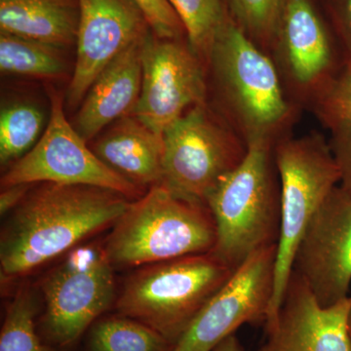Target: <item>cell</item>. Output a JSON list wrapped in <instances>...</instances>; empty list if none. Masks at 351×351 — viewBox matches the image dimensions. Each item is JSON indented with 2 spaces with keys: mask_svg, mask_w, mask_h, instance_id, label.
Wrapping results in <instances>:
<instances>
[{
  "mask_svg": "<svg viewBox=\"0 0 351 351\" xmlns=\"http://www.w3.org/2000/svg\"><path fill=\"white\" fill-rule=\"evenodd\" d=\"M212 351H245V350L237 335L232 334L226 337Z\"/></svg>",
  "mask_w": 351,
  "mask_h": 351,
  "instance_id": "30",
  "label": "cell"
},
{
  "mask_svg": "<svg viewBox=\"0 0 351 351\" xmlns=\"http://www.w3.org/2000/svg\"><path fill=\"white\" fill-rule=\"evenodd\" d=\"M235 271L211 252L144 265L127 277L113 307L176 343Z\"/></svg>",
  "mask_w": 351,
  "mask_h": 351,
  "instance_id": "5",
  "label": "cell"
},
{
  "mask_svg": "<svg viewBox=\"0 0 351 351\" xmlns=\"http://www.w3.org/2000/svg\"><path fill=\"white\" fill-rule=\"evenodd\" d=\"M50 100L47 128L31 151L9 166L1 178L2 188L54 182L112 189L130 201L144 195V191L106 165L71 127L64 117L61 95L50 92Z\"/></svg>",
  "mask_w": 351,
  "mask_h": 351,
  "instance_id": "10",
  "label": "cell"
},
{
  "mask_svg": "<svg viewBox=\"0 0 351 351\" xmlns=\"http://www.w3.org/2000/svg\"><path fill=\"white\" fill-rule=\"evenodd\" d=\"M175 343L140 321L101 316L87 331V351H173Z\"/></svg>",
  "mask_w": 351,
  "mask_h": 351,
  "instance_id": "19",
  "label": "cell"
},
{
  "mask_svg": "<svg viewBox=\"0 0 351 351\" xmlns=\"http://www.w3.org/2000/svg\"><path fill=\"white\" fill-rule=\"evenodd\" d=\"M351 295L322 306L292 270L276 317L265 323L267 339L256 351H351Z\"/></svg>",
  "mask_w": 351,
  "mask_h": 351,
  "instance_id": "15",
  "label": "cell"
},
{
  "mask_svg": "<svg viewBox=\"0 0 351 351\" xmlns=\"http://www.w3.org/2000/svg\"><path fill=\"white\" fill-rule=\"evenodd\" d=\"M44 114L36 106L16 103L0 113V163L14 162L31 151L43 130Z\"/></svg>",
  "mask_w": 351,
  "mask_h": 351,
  "instance_id": "23",
  "label": "cell"
},
{
  "mask_svg": "<svg viewBox=\"0 0 351 351\" xmlns=\"http://www.w3.org/2000/svg\"><path fill=\"white\" fill-rule=\"evenodd\" d=\"M131 201L112 189L34 184L0 235L1 279L27 276L115 225Z\"/></svg>",
  "mask_w": 351,
  "mask_h": 351,
  "instance_id": "1",
  "label": "cell"
},
{
  "mask_svg": "<svg viewBox=\"0 0 351 351\" xmlns=\"http://www.w3.org/2000/svg\"><path fill=\"white\" fill-rule=\"evenodd\" d=\"M163 142L160 184L202 203L217 182L242 162L248 149L230 122L207 103L191 108L171 124L164 131Z\"/></svg>",
  "mask_w": 351,
  "mask_h": 351,
  "instance_id": "8",
  "label": "cell"
},
{
  "mask_svg": "<svg viewBox=\"0 0 351 351\" xmlns=\"http://www.w3.org/2000/svg\"><path fill=\"white\" fill-rule=\"evenodd\" d=\"M66 64L61 48L1 32L0 69L9 75L56 77Z\"/></svg>",
  "mask_w": 351,
  "mask_h": 351,
  "instance_id": "20",
  "label": "cell"
},
{
  "mask_svg": "<svg viewBox=\"0 0 351 351\" xmlns=\"http://www.w3.org/2000/svg\"><path fill=\"white\" fill-rule=\"evenodd\" d=\"M75 71L68 103L80 105L96 78L120 53L147 36V20L133 0H78Z\"/></svg>",
  "mask_w": 351,
  "mask_h": 351,
  "instance_id": "14",
  "label": "cell"
},
{
  "mask_svg": "<svg viewBox=\"0 0 351 351\" xmlns=\"http://www.w3.org/2000/svg\"><path fill=\"white\" fill-rule=\"evenodd\" d=\"M91 149L106 165L142 191L162 180L163 136L133 114L117 120L99 134Z\"/></svg>",
  "mask_w": 351,
  "mask_h": 351,
  "instance_id": "17",
  "label": "cell"
},
{
  "mask_svg": "<svg viewBox=\"0 0 351 351\" xmlns=\"http://www.w3.org/2000/svg\"><path fill=\"white\" fill-rule=\"evenodd\" d=\"M329 144L341 174L339 186L351 195V129L330 132Z\"/></svg>",
  "mask_w": 351,
  "mask_h": 351,
  "instance_id": "28",
  "label": "cell"
},
{
  "mask_svg": "<svg viewBox=\"0 0 351 351\" xmlns=\"http://www.w3.org/2000/svg\"><path fill=\"white\" fill-rule=\"evenodd\" d=\"M140 98L133 115L158 135L191 108L207 103L203 60L182 39L147 36Z\"/></svg>",
  "mask_w": 351,
  "mask_h": 351,
  "instance_id": "12",
  "label": "cell"
},
{
  "mask_svg": "<svg viewBox=\"0 0 351 351\" xmlns=\"http://www.w3.org/2000/svg\"><path fill=\"white\" fill-rule=\"evenodd\" d=\"M281 189V228L277 243L274 297L267 322L276 317L307 226L341 182L329 140L321 134L288 135L274 147Z\"/></svg>",
  "mask_w": 351,
  "mask_h": 351,
  "instance_id": "6",
  "label": "cell"
},
{
  "mask_svg": "<svg viewBox=\"0 0 351 351\" xmlns=\"http://www.w3.org/2000/svg\"><path fill=\"white\" fill-rule=\"evenodd\" d=\"M276 145L249 143L242 162L217 182L205 200L217 228L211 253L234 270L260 249L278 243L281 189Z\"/></svg>",
  "mask_w": 351,
  "mask_h": 351,
  "instance_id": "3",
  "label": "cell"
},
{
  "mask_svg": "<svg viewBox=\"0 0 351 351\" xmlns=\"http://www.w3.org/2000/svg\"><path fill=\"white\" fill-rule=\"evenodd\" d=\"M38 311L32 289L27 286L18 289L6 306L0 331V351H57L39 335Z\"/></svg>",
  "mask_w": 351,
  "mask_h": 351,
  "instance_id": "22",
  "label": "cell"
},
{
  "mask_svg": "<svg viewBox=\"0 0 351 351\" xmlns=\"http://www.w3.org/2000/svg\"><path fill=\"white\" fill-rule=\"evenodd\" d=\"M269 55L300 107L311 105L346 63L320 0H285Z\"/></svg>",
  "mask_w": 351,
  "mask_h": 351,
  "instance_id": "9",
  "label": "cell"
},
{
  "mask_svg": "<svg viewBox=\"0 0 351 351\" xmlns=\"http://www.w3.org/2000/svg\"><path fill=\"white\" fill-rule=\"evenodd\" d=\"M348 331H350V338H351V311L350 314V318H348Z\"/></svg>",
  "mask_w": 351,
  "mask_h": 351,
  "instance_id": "31",
  "label": "cell"
},
{
  "mask_svg": "<svg viewBox=\"0 0 351 351\" xmlns=\"http://www.w3.org/2000/svg\"><path fill=\"white\" fill-rule=\"evenodd\" d=\"M2 1H8V0H1V2Z\"/></svg>",
  "mask_w": 351,
  "mask_h": 351,
  "instance_id": "32",
  "label": "cell"
},
{
  "mask_svg": "<svg viewBox=\"0 0 351 351\" xmlns=\"http://www.w3.org/2000/svg\"><path fill=\"white\" fill-rule=\"evenodd\" d=\"M80 9L69 0H8L0 4L1 32L58 48L76 41Z\"/></svg>",
  "mask_w": 351,
  "mask_h": 351,
  "instance_id": "18",
  "label": "cell"
},
{
  "mask_svg": "<svg viewBox=\"0 0 351 351\" xmlns=\"http://www.w3.org/2000/svg\"><path fill=\"white\" fill-rule=\"evenodd\" d=\"M346 62L351 63V0H320Z\"/></svg>",
  "mask_w": 351,
  "mask_h": 351,
  "instance_id": "27",
  "label": "cell"
},
{
  "mask_svg": "<svg viewBox=\"0 0 351 351\" xmlns=\"http://www.w3.org/2000/svg\"><path fill=\"white\" fill-rule=\"evenodd\" d=\"M277 244L254 253L205 304L173 351H212L244 324L267 322L274 297Z\"/></svg>",
  "mask_w": 351,
  "mask_h": 351,
  "instance_id": "11",
  "label": "cell"
},
{
  "mask_svg": "<svg viewBox=\"0 0 351 351\" xmlns=\"http://www.w3.org/2000/svg\"><path fill=\"white\" fill-rule=\"evenodd\" d=\"M216 242V223L207 205L159 184L129 203L106 237L104 248L113 269H138L210 253Z\"/></svg>",
  "mask_w": 351,
  "mask_h": 351,
  "instance_id": "4",
  "label": "cell"
},
{
  "mask_svg": "<svg viewBox=\"0 0 351 351\" xmlns=\"http://www.w3.org/2000/svg\"><path fill=\"white\" fill-rule=\"evenodd\" d=\"M293 270L322 306L350 295L351 195L341 186L330 193L307 226Z\"/></svg>",
  "mask_w": 351,
  "mask_h": 351,
  "instance_id": "13",
  "label": "cell"
},
{
  "mask_svg": "<svg viewBox=\"0 0 351 351\" xmlns=\"http://www.w3.org/2000/svg\"><path fill=\"white\" fill-rule=\"evenodd\" d=\"M156 38L182 39L186 36L184 25L179 16L168 0H133Z\"/></svg>",
  "mask_w": 351,
  "mask_h": 351,
  "instance_id": "26",
  "label": "cell"
},
{
  "mask_svg": "<svg viewBox=\"0 0 351 351\" xmlns=\"http://www.w3.org/2000/svg\"><path fill=\"white\" fill-rule=\"evenodd\" d=\"M145 38L120 53L101 71L83 99L76 131L86 142L93 141L117 120L133 114L142 90V51Z\"/></svg>",
  "mask_w": 351,
  "mask_h": 351,
  "instance_id": "16",
  "label": "cell"
},
{
  "mask_svg": "<svg viewBox=\"0 0 351 351\" xmlns=\"http://www.w3.org/2000/svg\"><path fill=\"white\" fill-rule=\"evenodd\" d=\"M179 16L188 43L207 62L221 27L230 18L226 0H168Z\"/></svg>",
  "mask_w": 351,
  "mask_h": 351,
  "instance_id": "21",
  "label": "cell"
},
{
  "mask_svg": "<svg viewBox=\"0 0 351 351\" xmlns=\"http://www.w3.org/2000/svg\"><path fill=\"white\" fill-rule=\"evenodd\" d=\"M34 184H18L3 186L0 193V214L2 218L22 202Z\"/></svg>",
  "mask_w": 351,
  "mask_h": 351,
  "instance_id": "29",
  "label": "cell"
},
{
  "mask_svg": "<svg viewBox=\"0 0 351 351\" xmlns=\"http://www.w3.org/2000/svg\"><path fill=\"white\" fill-rule=\"evenodd\" d=\"M234 22L262 49L270 45L285 0H226Z\"/></svg>",
  "mask_w": 351,
  "mask_h": 351,
  "instance_id": "24",
  "label": "cell"
},
{
  "mask_svg": "<svg viewBox=\"0 0 351 351\" xmlns=\"http://www.w3.org/2000/svg\"><path fill=\"white\" fill-rule=\"evenodd\" d=\"M208 64L223 117L246 144H276L294 124L298 106L274 59L239 27L232 16L215 39Z\"/></svg>",
  "mask_w": 351,
  "mask_h": 351,
  "instance_id": "2",
  "label": "cell"
},
{
  "mask_svg": "<svg viewBox=\"0 0 351 351\" xmlns=\"http://www.w3.org/2000/svg\"><path fill=\"white\" fill-rule=\"evenodd\" d=\"M314 114L330 132L351 129V63L346 62L311 103Z\"/></svg>",
  "mask_w": 351,
  "mask_h": 351,
  "instance_id": "25",
  "label": "cell"
},
{
  "mask_svg": "<svg viewBox=\"0 0 351 351\" xmlns=\"http://www.w3.org/2000/svg\"><path fill=\"white\" fill-rule=\"evenodd\" d=\"M44 313L38 332L47 345L71 348L117 301L114 269L104 242L69 251L39 281Z\"/></svg>",
  "mask_w": 351,
  "mask_h": 351,
  "instance_id": "7",
  "label": "cell"
}]
</instances>
